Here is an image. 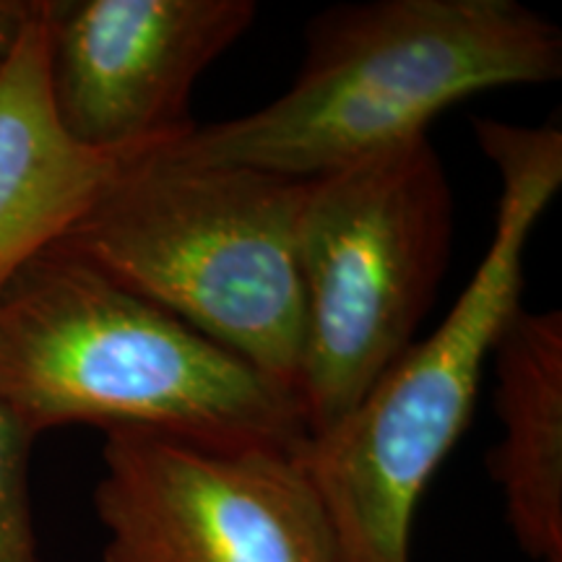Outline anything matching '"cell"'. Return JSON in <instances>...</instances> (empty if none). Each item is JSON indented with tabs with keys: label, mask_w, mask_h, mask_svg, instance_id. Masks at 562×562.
<instances>
[{
	"label": "cell",
	"mask_w": 562,
	"mask_h": 562,
	"mask_svg": "<svg viewBox=\"0 0 562 562\" xmlns=\"http://www.w3.org/2000/svg\"><path fill=\"white\" fill-rule=\"evenodd\" d=\"M292 87L157 149L191 165L313 180L425 136L451 104L562 74V34L518 0H372L307 24Z\"/></svg>",
	"instance_id": "obj_1"
},
{
	"label": "cell",
	"mask_w": 562,
	"mask_h": 562,
	"mask_svg": "<svg viewBox=\"0 0 562 562\" xmlns=\"http://www.w3.org/2000/svg\"><path fill=\"white\" fill-rule=\"evenodd\" d=\"M0 402L34 438L63 425L294 456L300 406L248 360L53 248L0 294Z\"/></svg>",
	"instance_id": "obj_2"
},
{
	"label": "cell",
	"mask_w": 562,
	"mask_h": 562,
	"mask_svg": "<svg viewBox=\"0 0 562 562\" xmlns=\"http://www.w3.org/2000/svg\"><path fill=\"white\" fill-rule=\"evenodd\" d=\"M474 133L501 175L495 232L453 311L294 461L334 526L344 562H409L412 521L432 474L474 414L484 364L521 307L524 252L562 186V131L480 117Z\"/></svg>",
	"instance_id": "obj_3"
},
{
	"label": "cell",
	"mask_w": 562,
	"mask_h": 562,
	"mask_svg": "<svg viewBox=\"0 0 562 562\" xmlns=\"http://www.w3.org/2000/svg\"><path fill=\"white\" fill-rule=\"evenodd\" d=\"M302 186L250 167L146 151L55 248L178 315L294 396L305 334Z\"/></svg>",
	"instance_id": "obj_4"
},
{
	"label": "cell",
	"mask_w": 562,
	"mask_h": 562,
	"mask_svg": "<svg viewBox=\"0 0 562 562\" xmlns=\"http://www.w3.org/2000/svg\"><path fill=\"white\" fill-rule=\"evenodd\" d=\"M451 245V182L427 133L305 180V334L294 398L307 438L331 430L409 351Z\"/></svg>",
	"instance_id": "obj_5"
},
{
	"label": "cell",
	"mask_w": 562,
	"mask_h": 562,
	"mask_svg": "<svg viewBox=\"0 0 562 562\" xmlns=\"http://www.w3.org/2000/svg\"><path fill=\"white\" fill-rule=\"evenodd\" d=\"M94 510L104 562H344L290 453L108 430Z\"/></svg>",
	"instance_id": "obj_6"
},
{
	"label": "cell",
	"mask_w": 562,
	"mask_h": 562,
	"mask_svg": "<svg viewBox=\"0 0 562 562\" xmlns=\"http://www.w3.org/2000/svg\"><path fill=\"white\" fill-rule=\"evenodd\" d=\"M47 9V81L60 128L102 154L165 149L195 125L201 74L250 30L252 0H68Z\"/></svg>",
	"instance_id": "obj_7"
},
{
	"label": "cell",
	"mask_w": 562,
	"mask_h": 562,
	"mask_svg": "<svg viewBox=\"0 0 562 562\" xmlns=\"http://www.w3.org/2000/svg\"><path fill=\"white\" fill-rule=\"evenodd\" d=\"M136 157L83 149L60 128L47 81V9L34 0L0 74V294Z\"/></svg>",
	"instance_id": "obj_8"
},
{
	"label": "cell",
	"mask_w": 562,
	"mask_h": 562,
	"mask_svg": "<svg viewBox=\"0 0 562 562\" xmlns=\"http://www.w3.org/2000/svg\"><path fill=\"white\" fill-rule=\"evenodd\" d=\"M503 440L490 474L521 550L562 562V315L521 305L492 347Z\"/></svg>",
	"instance_id": "obj_9"
},
{
	"label": "cell",
	"mask_w": 562,
	"mask_h": 562,
	"mask_svg": "<svg viewBox=\"0 0 562 562\" xmlns=\"http://www.w3.org/2000/svg\"><path fill=\"white\" fill-rule=\"evenodd\" d=\"M34 440L0 402V562H40L30 495Z\"/></svg>",
	"instance_id": "obj_10"
},
{
	"label": "cell",
	"mask_w": 562,
	"mask_h": 562,
	"mask_svg": "<svg viewBox=\"0 0 562 562\" xmlns=\"http://www.w3.org/2000/svg\"><path fill=\"white\" fill-rule=\"evenodd\" d=\"M34 11V0H0V74Z\"/></svg>",
	"instance_id": "obj_11"
}]
</instances>
